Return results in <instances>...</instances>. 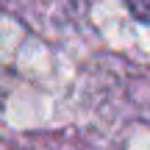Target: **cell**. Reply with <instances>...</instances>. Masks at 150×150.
<instances>
[{"label":"cell","instance_id":"obj_1","mask_svg":"<svg viewBox=\"0 0 150 150\" xmlns=\"http://www.w3.org/2000/svg\"><path fill=\"white\" fill-rule=\"evenodd\" d=\"M125 3L134 11V17H139L142 22H150V0H125Z\"/></svg>","mask_w":150,"mask_h":150}]
</instances>
